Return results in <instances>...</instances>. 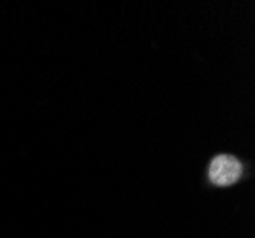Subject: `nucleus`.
<instances>
[{
    "instance_id": "f257e3e1",
    "label": "nucleus",
    "mask_w": 255,
    "mask_h": 238,
    "mask_svg": "<svg viewBox=\"0 0 255 238\" xmlns=\"http://www.w3.org/2000/svg\"><path fill=\"white\" fill-rule=\"evenodd\" d=\"M246 173L244 162L231 152H219L212 156V160L208 164V181L213 187L227 189L233 187L238 181H242Z\"/></svg>"
}]
</instances>
